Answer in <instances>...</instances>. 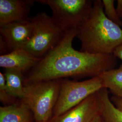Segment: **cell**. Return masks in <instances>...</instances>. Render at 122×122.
Instances as JSON below:
<instances>
[{"label":"cell","instance_id":"1","mask_svg":"<svg viewBox=\"0 0 122 122\" xmlns=\"http://www.w3.org/2000/svg\"><path fill=\"white\" fill-rule=\"evenodd\" d=\"M78 31L66 34L61 42L25 75L24 84L69 77H96L114 69L113 54H95L77 51L72 42Z\"/></svg>","mask_w":122,"mask_h":122},{"label":"cell","instance_id":"2","mask_svg":"<svg viewBox=\"0 0 122 122\" xmlns=\"http://www.w3.org/2000/svg\"><path fill=\"white\" fill-rule=\"evenodd\" d=\"M76 37L81 43L80 51L111 55L122 44V29L107 17L102 1L95 0L91 13Z\"/></svg>","mask_w":122,"mask_h":122},{"label":"cell","instance_id":"3","mask_svg":"<svg viewBox=\"0 0 122 122\" xmlns=\"http://www.w3.org/2000/svg\"><path fill=\"white\" fill-rule=\"evenodd\" d=\"M62 79L24 84L22 99L33 114L35 122H48L53 116Z\"/></svg>","mask_w":122,"mask_h":122},{"label":"cell","instance_id":"4","mask_svg":"<svg viewBox=\"0 0 122 122\" xmlns=\"http://www.w3.org/2000/svg\"><path fill=\"white\" fill-rule=\"evenodd\" d=\"M30 20L33 25L32 35L22 48L42 59L57 45L66 34L57 25L52 16L45 12L38 13Z\"/></svg>","mask_w":122,"mask_h":122},{"label":"cell","instance_id":"5","mask_svg":"<svg viewBox=\"0 0 122 122\" xmlns=\"http://www.w3.org/2000/svg\"><path fill=\"white\" fill-rule=\"evenodd\" d=\"M35 2L50 8L54 21L66 34L78 31L91 13L93 0H36Z\"/></svg>","mask_w":122,"mask_h":122},{"label":"cell","instance_id":"6","mask_svg":"<svg viewBox=\"0 0 122 122\" xmlns=\"http://www.w3.org/2000/svg\"><path fill=\"white\" fill-rule=\"evenodd\" d=\"M104 88L100 76L81 81L62 79L60 90L52 117L65 113L93 93Z\"/></svg>","mask_w":122,"mask_h":122},{"label":"cell","instance_id":"7","mask_svg":"<svg viewBox=\"0 0 122 122\" xmlns=\"http://www.w3.org/2000/svg\"><path fill=\"white\" fill-rule=\"evenodd\" d=\"M101 100L99 91L65 113L52 117L48 122H91L101 113Z\"/></svg>","mask_w":122,"mask_h":122},{"label":"cell","instance_id":"8","mask_svg":"<svg viewBox=\"0 0 122 122\" xmlns=\"http://www.w3.org/2000/svg\"><path fill=\"white\" fill-rule=\"evenodd\" d=\"M32 30L33 25L30 19L0 26V37L4 41L10 52L22 48L30 39Z\"/></svg>","mask_w":122,"mask_h":122},{"label":"cell","instance_id":"9","mask_svg":"<svg viewBox=\"0 0 122 122\" xmlns=\"http://www.w3.org/2000/svg\"><path fill=\"white\" fill-rule=\"evenodd\" d=\"M34 0H0V26L29 20Z\"/></svg>","mask_w":122,"mask_h":122},{"label":"cell","instance_id":"10","mask_svg":"<svg viewBox=\"0 0 122 122\" xmlns=\"http://www.w3.org/2000/svg\"><path fill=\"white\" fill-rule=\"evenodd\" d=\"M40 60L25 49L20 48L0 55V66L5 69L19 70L25 74L36 65Z\"/></svg>","mask_w":122,"mask_h":122},{"label":"cell","instance_id":"11","mask_svg":"<svg viewBox=\"0 0 122 122\" xmlns=\"http://www.w3.org/2000/svg\"><path fill=\"white\" fill-rule=\"evenodd\" d=\"M35 121L30 109L22 100L0 107V122H33Z\"/></svg>","mask_w":122,"mask_h":122},{"label":"cell","instance_id":"12","mask_svg":"<svg viewBox=\"0 0 122 122\" xmlns=\"http://www.w3.org/2000/svg\"><path fill=\"white\" fill-rule=\"evenodd\" d=\"M3 74L10 95L17 100L23 99L25 95L24 73L19 70L5 69Z\"/></svg>","mask_w":122,"mask_h":122},{"label":"cell","instance_id":"13","mask_svg":"<svg viewBox=\"0 0 122 122\" xmlns=\"http://www.w3.org/2000/svg\"><path fill=\"white\" fill-rule=\"evenodd\" d=\"M101 104V115L105 122H122V111L114 105L109 98L108 90L99 91Z\"/></svg>","mask_w":122,"mask_h":122},{"label":"cell","instance_id":"14","mask_svg":"<svg viewBox=\"0 0 122 122\" xmlns=\"http://www.w3.org/2000/svg\"><path fill=\"white\" fill-rule=\"evenodd\" d=\"M99 76L104 88L109 89L114 96L122 98V64L118 68L106 71Z\"/></svg>","mask_w":122,"mask_h":122},{"label":"cell","instance_id":"15","mask_svg":"<svg viewBox=\"0 0 122 122\" xmlns=\"http://www.w3.org/2000/svg\"><path fill=\"white\" fill-rule=\"evenodd\" d=\"M102 3L105 14L111 21L119 26H122V20L118 15L113 0H103Z\"/></svg>","mask_w":122,"mask_h":122},{"label":"cell","instance_id":"16","mask_svg":"<svg viewBox=\"0 0 122 122\" xmlns=\"http://www.w3.org/2000/svg\"><path fill=\"white\" fill-rule=\"evenodd\" d=\"M19 100L12 97L9 94L6 87L3 73L0 72V101L4 106L11 105Z\"/></svg>","mask_w":122,"mask_h":122},{"label":"cell","instance_id":"17","mask_svg":"<svg viewBox=\"0 0 122 122\" xmlns=\"http://www.w3.org/2000/svg\"><path fill=\"white\" fill-rule=\"evenodd\" d=\"M111 100L116 107L122 111V98L114 96L112 98Z\"/></svg>","mask_w":122,"mask_h":122},{"label":"cell","instance_id":"18","mask_svg":"<svg viewBox=\"0 0 122 122\" xmlns=\"http://www.w3.org/2000/svg\"><path fill=\"white\" fill-rule=\"evenodd\" d=\"M113 55L116 58L120 59L122 61V44L116 49Z\"/></svg>","mask_w":122,"mask_h":122},{"label":"cell","instance_id":"19","mask_svg":"<svg viewBox=\"0 0 122 122\" xmlns=\"http://www.w3.org/2000/svg\"><path fill=\"white\" fill-rule=\"evenodd\" d=\"M116 10L119 16L122 20V0H117Z\"/></svg>","mask_w":122,"mask_h":122},{"label":"cell","instance_id":"20","mask_svg":"<svg viewBox=\"0 0 122 122\" xmlns=\"http://www.w3.org/2000/svg\"><path fill=\"white\" fill-rule=\"evenodd\" d=\"M91 122H105V121L100 113L97 116H96V117L92 120Z\"/></svg>","mask_w":122,"mask_h":122},{"label":"cell","instance_id":"21","mask_svg":"<svg viewBox=\"0 0 122 122\" xmlns=\"http://www.w3.org/2000/svg\"></svg>","mask_w":122,"mask_h":122}]
</instances>
